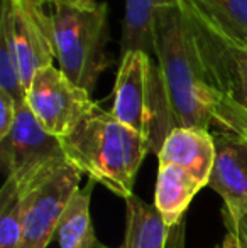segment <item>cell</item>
<instances>
[{
    "mask_svg": "<svg viewBox=\"0 0 247 248\" xmlns=\"http://www.w3.org/2000/svg\"><path fill=\"white\" fill-rule=\"evenodd\" d=\"M207 78L217 96L215 125L239 134L247 127V46L232 43L218 32L188 0H181Z\"/></svg>",
    "mask_w": 247,
    "mask_h": 248,
    "instance_id": "obj_4",
    "label": "cell"
},
{
    "mask_svg": "<svg viewBox=\"0 0 247 248\" xmlns=\"http://www.w3.org/2000/svg\"><path fill=\"white\" fill-rule=\"evenodd\" d=\"M69 2L80 3V5H93V3H97V0H69Z\"/></svg>",
    "mask_w": 247,
    "mask_h": 248,
    "instance_id": "obj_21",
    "label": "cell"
},
{
    "mask_svg": "<svg viewBox=\"0 0 247 248\" xmlns=\"http://www.w3.org/2000/svg\"><path fill=\"white\" fill-rule=\"evenodd\" d=\"M114 117L144 135L151 152L158 155L173 132L158 62L149 54H122L114 88Z\"/></svg>",
    "mask_w": 247,
    "mask_h": 248,
    "instance_id": "obj_5",
    "label": "cell"
},
{
    "mask_svg": "<svg viewBox=\"0 0 247 248\" xmlns=\"http://www.w3.org/2000/svg\"><path fill=\"white\" fill-rule=\"evenodd\" d=\"M203 184L175 164H159L156 181L154 208L168 226L185 219V213Z\"/></svg>",
    "mask_w": 247,
    "mask_h": 248,
    "instance_id": "obj_13",
    "label": "cell"
},
{
    "mask_svg": "<svg viewBox=\"0 0 247 248\" xmlns=\"http://www.w3.org/2000/svg\"><path fill=\"white\" fill-rule=\"evenodd\" d=\"M82 174L71 162H66L27 194L19 248H46L49 245L68 201L80 187Z\"/></svg>",
    "mask_w": 247,
    "mask_h": 248,
    "instance_id": "obj_9",
    "label": "cell"
},
{
    "mask_svg": "<svg viewBox=\"0 0 247 248\" xmlns=\"http://www.w3.org/2000/svg\"><path fill=\"white\" fill-rule=\"evenodd\" d=\"M26 103L37 122L58 139L71 134L97 107L90 93L69 81L54 64L36 73L27 90Z\"/></svg>",
    "mask_w": 247,
    "mask_h": 248,
    "instance_id": "obj_7",
    "label": "cell"
},
{
    "mask_svg": "<svg viewBox=\"0 0 247 248\" xmlns=\"http://www.w3.org/2000/svg\"><path fill=\"white\" fill-rule=\"evenodd\" d=\"M60 140L68 162L124 201L134 194L137 170L151 152L144 135L99 105Z\"/></svg>",
    "mask_w": 247,
    "mask_h": 248,
    "instance_id": "obj_2",
    "label": "cell"
},
{
    "mask_svg": "<svg viewBox=\"0 0 247 248\" xmlns=\"http://www.w3.org/2000/svg\"><path fill=\"white\" fill-rule=\"evenodd\" d=\"M242 130H244V128H242Z\"/></svg>",
    "mask_w": 247,
    "mask_h": 248,
    "instance_id": "obj_23",
    "label": "cell"
},
{
    "mask_svg": "<svg viewBox=\"0 0 247 248\" xmlns=\"http://www.w3.org/2000/svg\"><path fill=\"white\" fill-rule=\"evenodd\" d=\"M222 218H224V225L227 233H225L220 248H247V238L244 236V233L239 230V226L232 221L231 216L222 213Z\"/></svg>",
    "mask_w": 247,
    "mask_h": 248,
    "instance_id": "obj_19",
    "label": "cell"
},
{
    "mask_svg": "<svg viewBox=\"0 0 247 248\" xmlns=\"http://www.w3.org/2000/svg\"><path fill=\"white\" fill-rule=\"evenodd\" d=\"M214 135L215 162L208 186L220 194L229 215L247 213V139L234 132L218 130Z\"/></svg>",
    "mask_w": 247,
    "mask_h": 248,
    "instance_id": "obj_10",
    "label": "cell"
},
{
    "mask_svg": "<svg viewBox=\"0 0 247 248\" xmlns=\"http://www.w3.org/2000/svg\"><path fill=\"white\" fill-rule=\"evenodd\" d=\"M222 213H225L227 216H231L232 218V221L235 223V225L239 226V230H241L242 233H244V236L247 238V213H244V215H241V216H232V215H229L225 209H222Z\"/></svg>",
    "mask_w": 247,
    "mask_h": 248,
    "instance_id": "obj_20",
    "label": "cell"
},
{
    "mask_svg": "<svg viewBox=\"0 0 247 248\" xmlns=\"http://www.w3.org/2000/svg\"><path fill=\"white\" fill-rule=\"evenodd\" d=\"M95 181L88 179L85 187H78L68 201L58 225L61 248H109L99 242L90 216V199Z\"/></svg>",
    "mask_w": 247,
    "mask_h": 248,
    "instance_id": "obj_14",
    "label": "cell"
},
{
    "mask_svg": "<svg viewBox=\"0 0 247 248\" xmlns=\"http://www.w3.org/2000/svg\"><path fill=\"white\" fill-rule=\"evenodd\" d=\"M54 26L56 59L65 76L76 86L93 92L100 75L112 66L107 52L110 39L109 5H80L69 0H46Z\"/></svg>",
    "mask_w": 247,
    "mask_h": 248,
    "instance_id": "obj_3",
    "label": "cell"
},
{
    "mask_svg": "<svg viewBox=\"0 0 247 248\" xmlns=\"http://www.w3.org/2000/svg\"><path fill=\"white\" fill-rule=\"evenodd\" d=\"M19 105L10 95L0 90V139H3L12 128L14 122L17 118Z\"/></svg>",
    "mask_w": 247,
    "mask_h": 248,
    "instance_id": "obj_18",
    "label": "cell"
},
{
    "mask_svg": "<svg viewBox=\"0 0 247 248\" xmlns=\"http://www.w3.org/2000/svg\"><path fill=\"white\" fill-rule=\"evenodd\" d=\"M154 59L175 128L208 130L217 117V96L203 68L193 29L181 0L156 17Z\"/></svg>",
    "mask_w": 247,
    "mask_h": 248,
    "instance_id": "obj_1",
    "label": "cell"
},
{
    "mask_svg": "<svg viewBox=\"0 0 247 248\" xmlns=\"http://www.w3.org/2000/svg\"><path fill=\"white\" fill-rule=\"evenodd\" d=\"M176 2L178 0H125L120 52L141 51L154 59L156 17L163 7Z\"/></svg>",
    "mask_w": 247,
    "mask_h": 248,
    "instance_id": "obj_15",
    "label": "cell"
},
{
    "mask_svg": "<svg viewBox=\"0 0 247 248\" xmlns=\"http://www.w3.org/2000/svg\"><path fill=\"white\" fill-rule=\"evenodd\" d=\"M159 164H175L208 186L215 162L214 135L203 128H175L158 154Z\"/></svg>",
    "mask_w": 247,
    "mask_h": 248,
    "instance_id": "obj_12",
    "label": "cell"
},
{
    "mask_svg": "<svg viewBox=\"0 0 247 248\" xmlns=\"http://www.w3.org/2000/svg\"><path fill=\"white\" fill-rule=\"evenodd\" d=\"M119 248H185V219L168 226L154 204L132 194L125 199V235Z\"/></svg>",
    "mask_w": 247,
    "mask_h": 248,
    "instance_id": "obj_11",
    "label": "cell"
},
{
    "mask_svg": "<svg viewBox=\"0 0 247 248\" xmlns=\"http://www.w3.org/2000/svg\"><path fill=\"white\" fill-rule=\"evenodd\" d=\"M218 32L247 46V0H188Z\"/></svg>",
    "mask_w": 247,
    "mask_h": 248,
    "instance_id": "obj_16",
    "label": "cell"
},
{
    "mask_svg": "<svg viewBox=\"0 0 247 248\" xmlns=\"http://www.w3.org/2000/svg\"><path fill=\"white\" fill-rule=\"evenodd\" d=\"M27 194L12 181L3 184L0 191V248H19Z\"/></svg>",
    "mask_w": 247,
    "mask_h": 248,
    "instance_id": "obj_17",
    "label": "cell"
},
{
    "mask_svg": "<svg viewBox=\"0 0 247 248\" xmlns=\"http://www.w3.org/2000/svg\"><path fill=\"white\" fill-rule=\"evenodd\" d=\"M239 135H242V137H244V139H247V127L244 128V130L239 132Z\"/></svg>",
    "mask_w": 247,
    "mask_h": 248,
    "instance_id": "obj_22",
    "label": "cell"
},
{
    "mask_svg": "<svg viewBox=\"0 0 247 248\" xmlns=\"http://www.w3.org/2000/svg\"><path fill=\"white\" fill-rule=\"evenodd\" d=\"M2 9L9 16L20 78L27 93L36 73L53 66L56 59L51 10L46 0H2Z\"/></svg>",
    "mask_w": 247,
    "mask_h": 248,
    "instance_id": "obj_8",
    "label": "cell"
},
{
    "mask_svg": "<svg viewBox=\"0 0 247 248\" xmlns=\"http://www.w3.org/2000/svg\"><path fill=\"white\" fill-rule=\"evenodd\" d=\"M0 159L7 181L26 193L68 162L61 140L37 122L27 103L19 107L10 132L0 139Z\"/></svg>",
    "mask_w": 247,
    "mask_h": 248,
    "instance_id": "obj_6",
    "label": "cell"
}]
</instances>
